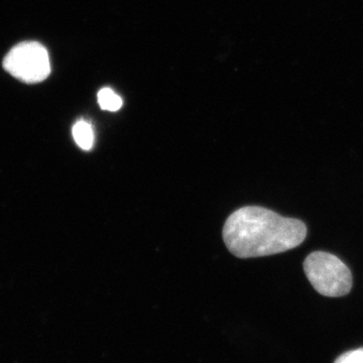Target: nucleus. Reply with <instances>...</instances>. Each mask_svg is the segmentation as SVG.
<instances>
[{"mask_svg": "<svg viewBox=\"0 0 363 363\" xmlns=\"http://www.w3.org/2000/svg\"><path fill=\"white\" fill-rule=\"evenodd\" d=\"M224 243L240 259L267 257L293 250L307 236L304 222L259 206L234 211L224 224Z\"/></svg>", "mask_w": 363, "mask_h": 363, "instance_id": "nucleus-1", "label": "nucleus"}, {"mask_svg": "<svg viewBox=\"0 0 363 363\" xmlns=\"http://www.w3.org/2000/svg\"><path fill=\"white\" fill-rule=\"evenodd\" d=\"M304 271L315 290L326 297H343L352 288L350 269L331 253H310L304 262Z\"/></svg>", "mask_w": 363, "mask_h": 363, "instance_id": "nucleus-2", "label": "nucleus"}, {"mask_svg": "<svg viewBox=\"0 0 363 363\" xmlns=\"http://www.w3.org/2000/svg\"><path fill=\"white\" fill-rule=\"evenodd\" d=\"M4 69L25 83L42 82L51 73L49 54L44 45L37 42H26L16 45L6 55Z\"/></svg>", "mask_w": 363, "mask_h": 363, "instance_id": "nucleus-3", "label": "nucleus"}, {"mask_svg": "<svg viewBox=\"0 0 363 363\" xmlns=\"http://www.w3.org/2000/svg\"><path fill=\"white\" fill-rule=\"evenodd\" d=\"M74 140L79 145V147L84 150H90L94 145V133L92 125L84 119L77 121L74 124L73 130Z\"/></svg>", "mask_w": 363, "mask_h": 363, "instance_id": "nucleus-4", "label": "nucleus"}, {"mask_svg": "<svg viewBox=\"0 0 363 363\" xmlns=\"http://www.w3.org/2000/svg\"><path fill=\"white\" fill-rule=\"evenodd\" d=\"M98 104L104 111H117L123 106V99L109 88H104L98 93Z\"/></svg>", "mask_w": 363, "mask_h": 363, "instance_id": "nucleus-5", "label": "nucleus"}, {"mask_svg": "<svg viewBox=\"0 0 363 363\" xmlns=\"http://www.w3.org/2000/svg\"><path fill=\"white\" fill-rule=\"evenodd\" d=\"M334 363H363V347L344 353Z\"/></svg>", "mask_w": 363, "mask_h": 363, "instance_id": "nucleus-6", "label": "nucleus"}]
</instances>
